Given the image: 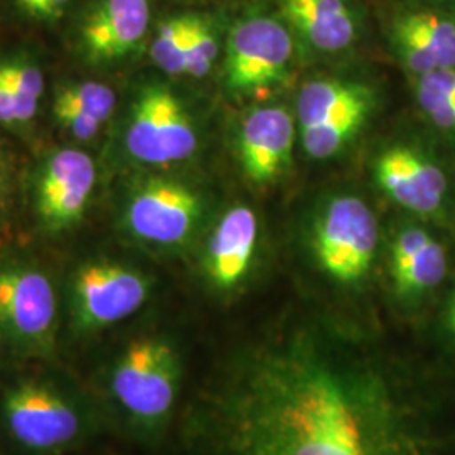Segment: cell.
I'll return each mask as SVG.
<instances>
[{
    "label": "cell",
    "mask_w": 455,
    "mask_h": 455,
    "mask_svg": "<svg viewBox=\"0 0 455 455\" xmlns=\"http://www.w3.org/2000/svg\"><path fill=\"white\" fill-rule=\"evenodd\" d=\"M196 440L199 455H455L405 359L310 329L225 359Z\"/></svg>",
    "instance_id": "cell-1"
},
{
    "label": "cell",
    "mask_w": 455,
    "mask_h": 455,
    "mask_svg": "<svg viewBox=\"0 0 455 455\" xmlns=\"http://www.w3.org/2000/svg\"><path fill=\"white\" fill-rule=\"evenodd\" d=\"M0 423L24 454L63 455L95 434L97 415L82 393L65 381L29 374L2 391Z\"/></svg>",
    "instance_id": "cell-2"
},
{
    "label": "cell",
    "mask_w": 455,
    "mask_h": 455,
    "mask_svg": "<svg viewBox=\"0 0 455 455\" xmlns=\"http://www.w3.org/2000/svg\"><path fill=\"white\" fill-rule=\"evenodd\" d=\"M108 391L120 411L147 430L161 427L178 402L180 358L174 344L154 336L129 342L108 370Z\"/></svg>",
    "instance_id": "cell-3"
},
{
    "label": "cell",
    "mask_w": 455,
    "mask_h": 455,
    "mask_svg": "<svg viewBox=\"0 0 455 455\" xmlns=\"http://www.w3.org/2000/svg\"><path fill=\"white\" fill-rule=\"evenodd\" d=\"M58 299L36 265L0 261V344L22 356H49L56 346Z\"/></svg>",
    "instance_id": "cell-4"
},
{
    "label": "cell",
    "mask_w": 455,
    "mask_h": 455,
    "mask_svg": "<svg viewBox=\"0 0 455 455\" xmlns=\"http://www.w3.org/2000/svg\"><path fill=\"white\" fill-rule=\"evenodd\" d=\"M292 54V36L278 19L267 14L240 19L228 34V92L250 97L270 90L287 78Z\"/></svg>",
    "instance_id": "cell-5"
},
{
    "label": "cell",
    "mask_w": 455,
    "mask_h": 455,
    "mask_svg": "<svg viewBox=\"0 0 455 455\" xmlns=\"http://www.w3.org/2000/svg\"><path fill=\"white\" fill-rule=\"evenodd\" d=\"M148 293L147 276L129 265L86 261L71 278V325L78 334H95L129 319L146 304Z\"/></svg>",
    "instance_id": "cell-6"
},
{
    "label": "cell",
    "mask_w": 455,
    "mask_h": 455,
    "mask_svg": "<svg viewBox=\"0 0 455 455\" xmlns=\"http://www.w3.org/2000/svg\"><path fill=\"white\" fill-rule=\"evenodd\" d=\"M378 221L356 196H338L314 225V253L325 274L341 283L368 275L378 246Z\"/></svg>",
    "instance_id": "cell-7"
},
{
    "label": "cell",
    "mask_w": 455,
    "mask_h": 455,
    "mask_svg": "<svg viewBox=\"0 0 455 455\" xmlns=\"http://www.w3.org/2000/svg\"><path fill=\"white\" fill-rule=\"evenodd\" d=\"M132 159L167 165L189 159L197 147L196 127L182 101L163 84L146 86L133 103L125 133Z\"/></svg>",
    "instance_id": "cell-8"
},
{
    "label": "cell",
    "mask_w": 455,
    "mask_h": 455,
    "mask_svg": "<svg viewBox=\"0 0 455 455\" xmlns=\"http://www.w3.org/2000/svg\"><path fill=\"white\" fill-rule=\"evenodd\" d=\"M201 201L178 180L154 178L132 195L125 223L132 235L146 243L178 246L193 235Z\"/></svg>",
    "instance_id": "cell-9"
},
{
    "label": "cell",
    "mask_w": 455,
    "mask_h": 455,
    "mask_svg": "<svg viewBox=\"0 0 455 455\" xmlns=\"http://www.w3.org/2000/svg\"><path fill=\"white\" fill-rule=\"evenodd\" d=\"M97 180L92 157L78 148H61L49 156L36 188V208L51 231L78 225Z\"/></svg>",
    "instance_id": "cell-10"
},
{
    "label": "cell",
    "mask_w": 455,
    "mask_h": 455,
    "mask_svg": "<svg viewBox=\"0 0 455 455\" xmlns=\"http://www.w3.org/2000/svg\"><path fill=\"white\" fill-rule=\"evenodd\" d=\"M374 180L385 195L417 214H435L447 193V180L437 164L410 147L381 152L373 167Z\"/></svg>",
    "instance_id": "cell-11"
},
{
    "label": "cell",
    "mask_w": 455,
    "mask_h": 455,
    "mask_svg": "<svg viewBox=\"0 0 455 455\" xmlns=\"http://www.w3.org/2000/svg\"><path fill=\"white\" fill-rule=\"evenodd\" d=\"M295 124L282 107H260L244 118L238 154L244 176L255 184H270L292 163Z\"/></svg>",
    "instance_id": "cell-12"
},
{
    "label": "cell",
    "mask_w": 455,
    "mask_h": 455,
    "mask_svg": "<svg viewBox=\"0 0 455 455\" xmlns=\"http://www.w3.org/2000/svg\"><path fill=\"white\" fill-rule=\"evenodd\" d=\"M150 16V0H98L82 28L84 54L97 65L129 56L144 41Z\"/></svg>",
    "instance_id": "cell-13"
},
{
    "label": "cell",
    "mask_w": 455,
    "mask_h": 455,
    "mask_svg": "<svg viewBox=\"0 0 455 455\" xmlns=\"http://www.w3.org/2000/svg\"><path fill=\"white\" fill-rule=\"evenodd\" d=\"M391 44L415 75L455 66V17L439 12H408L396 17Z\"/></svg>",
    "instance_id": "cell-14"
},
{
    "label": "cell",
    "mask_w": 455,
    "mask_h": 455,
    "mask_svg": "<svg viewBox=\"0 0 455 455\" xmlns=\"http://www.w3.org/2000/svg\"><path fill=\"white\" fill-rule=\"evenodd\" d=\"M259 240V221L248 206H235L221 218L206 253V272L218 289L236 287L250 270Z\"/></svg>",
    "instance_id": "cell-15"
},
{
    "label": "cell",
    "mask_w": 455,
    "mask_h": 455,
    "mask_svg": "<svg viewBox=\"0 0 455 455\" xmlns=\"http://www.w3.org/2000/svg\"><path fill=\"white\" fill-rule=\"evenodd\" d=\"M447 274L445 248L423 228H403L391 246V275L398 293L419 297Z\"/></svg>",
    "instance_id": "cell-16"
},
{
    "label": "cell",
    "mask_w": 455,
    "mask_h": 455,
    "mask_svg": "<svg viewBox=\"0 0 455 455\" xmlns=\"http://www.w3.org/2000/svg\"><path fill=\"white\" fill-rule=\"evenodd\" d=\"M285 20L312 48L338 52L358 37V20L346 0H278Z\"/></svg>",
    "instance_id": "cell-17"
},
{
    "label": "cell",
    "mask_w": 455,
    "mask_h": 455,
    "mask_svg": "<svg viewBox=\"0 0 455 455\" xmlns=\"http://www.w3.org/2000/svg\"><path fill=\"white\" fill-rule=\"evenodd\" d=\"M374 95L370 86L344 80H315L300 90L297 116L300 129L319 125L355 112H371Z\"/></svg>",
    "instance_id": "cell-18"
},
{
    "label": "cell",
    "mask_w": 455,
    "mask_h": 455,
    "mask_svg": "<svg viewBox=\"0 0 455 455\" xmlns=\"http://www.w3.org/2000/svg\"><path fill=\"white\" fill-rule=\"evenodd\" d=\"M114 90L103 83H75L65 86L54 101L56 122L78 140L93 139L115 108Z\"/></svg>",
    "instance_id": "cell-19"
},
{
    "label": "cell",
    "mask_w": 455,
    "mask_h": 455,
    "mask_svg": "<svg viewBox=\"0 0 455 455\" xmlns=\"http://www.w3.org/2000/svg\"><path fill=\"white\" fill-rule=\"evenodd\" d=\"M44 93V76L26 60L0 63V124L7 127L28 125L37 112Z\"/></svg>",
    "instance_id": "cell-20"
},
{
    "label": "cell",
    "mask_w": 455,
    "mask_h": 455,
    "mask_svg": "<svg viewBox=\"0 0 455 455\" xmlns=\"http://www.w3.org/2000/svg\"><path fill=\"white\" fill-rule=\"evenodd\" d=\"M423 114L442 131H455V66L420 75L415 86Z\"/></svg>",
    "instance_id": "cell-21"
},
{
    "label": "cell",
    "mask_w": 455,
    "mask_h": 455,
    "mask_svg": "<svg viewBox=\"0 0 455 455\" xmlns=\"http://www.w3.org/2000/svg\"><path fill=\"white\" fill-rule=\"evenodd\" d=\"M370 114L371 112H355L300 129L304 150L312 159H329L339 154L358 135Z\"/></svg>",
    "instance_id": "cell-22"
},
{
    "label": "cell",
    "mask_w": 455,
    "mask_h": 455,
    "mask_svg": "<svg viewBox=\"0 0 455 455\" xmlns=\"http://www.w3.org/2000/svg\"><path fill=\"white\" fill-rule=\"evenodd\" d=\"M191 22L193 14H182L164 20L157 29L150 54L154 63L169 75L186 73Z\"/></svg>",
    "instance_id": "cell-23"
},
{
    "label": "cell",
    "mask_w": 455,
    "mask_h": 455,
    "mask_svg": "<svg viewBox=\"0 0 455 455\" xmlns=\"http://www.w3.org/2000/svg\"><path fill=\"white\" fill-rule=\"evenodd\" d=\"M218 33L208 17L193 14L188 58H186V73L189 76L201 78L210 73L216 58H218Z\"/></svg>",
    "instance_id": "cell-24"
},
{
    "label": "cell",
    "mask_w": 455,
    "mask_h": 455,
    "mask_svg": "<svg viewBox=\"0 0 455 455\" xmlns=\"http://www.w3.org/2000/svg\"><path fill=\"white\" fill-rule=\"evenodd\" d=\"M19 9L36 20L52 22L63 16L69 0H16Z\"/></svg>",
    "instance_id": "cell-25"
},
{
    "label": "cell",
    "mask_w": 455,
    "mask_h": 455,
    "mask_svg": "<svg viewBox=\"0 0 455 455\" xmlns=\"http://www.w3.org/2000/svg\"><path fill=\"white\" fill-rule=\"evenodd\" d=\"M7 204V180L0 178V214L5 210Z\"/></svg>",
    "instance_id": "cell-26"
},
{
    "label": "cell",
    "mask_w": 455,
    "mask_h": 455,
    "mask_svg": "<svg viewBox=\"0 0 455 455\" xmlns=\"http://www.w3.org/2000/svg\"><path fill=\"white\" fill-rule=\"evenodd\" d=\"M449 325H451V329L455 334V293L452 297V302H451V309H449Z\"/></svg>",
    "instance_id": "cell-27"
},
{
    "label": "cell",
    "mask_w": 455,
    "mask_h": 455,
    "mask_svg": "<svg viewBox=\"0 0 455 455\" xmlns=\"http://www.w3.org/2000/svg\"><path fill=\"white\" fill-rule=\"evenodd\" d=\"M7 176V167H5V157L2 156L0 152V178H5Z\"/></svg>",
    "instance_id": "cell-28"
}]
</instances>
